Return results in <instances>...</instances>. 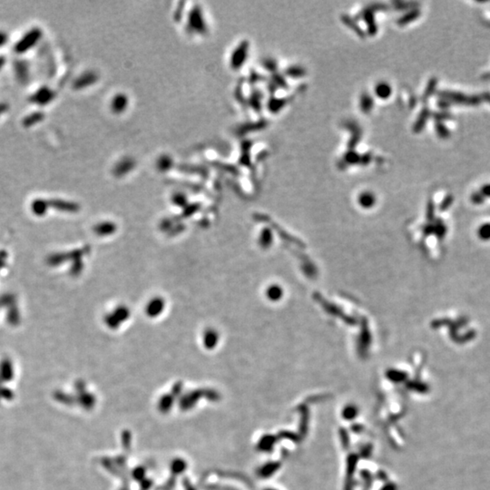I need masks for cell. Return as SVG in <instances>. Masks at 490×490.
Listing matches in <instances>:
<instances>
[{
	"label": "cell",
	"instance_id": "6da1fadb",
	"mask_svg": "<svg viewBox=\"0 0 490 490\" xmlns=\"http://www.w3.org/2000/svg\"><path fill=\"white\" fill-rule=\"evenodd\" d=\"M376 94L381 98H387L391 94V88L387 84H380L376 88Z\"/></svg>",
	"mask_w": 490,
	"mask_h": 490
}]
</instances>
